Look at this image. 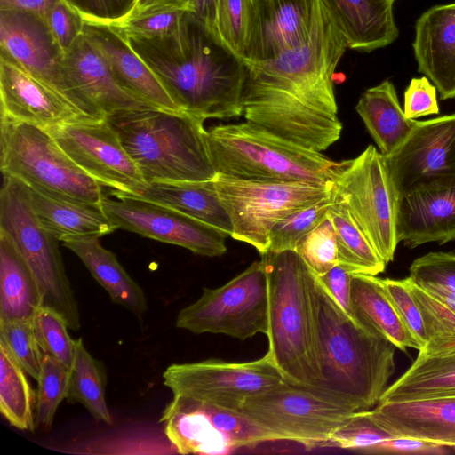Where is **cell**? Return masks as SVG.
<instances>
[{"label": "cell", "mask_w": 455, "mask_h": 455, "mask_svg": "<svg viewBox=\"0 0 455 455\" xmlns=\"http://www.w3.org/2000/svg\"><path fill=\"white\" fill-rule=\"evenodd\" d=\"M347 49L318 0L306 44L275 59L246 64L241 100L246 122L301 147L327 149L342 131L333 76Z\"/></svg>", "instance_id": "1"}, {"label": "cell", "mask_w": 455, "mask_h": 455, "mask_svg": "<svg viewBox=\"0 0 455 455\" xmlns=\"http://www.w3.org/2000/svg\"><path fill=\"white\" fill-rule=\"evenodd\" d=\"M125 40L182 111L204 120L243 115L246 65L192 12L164 36Z\"/></svg>", "instance_id": "2"}, {"label": "cell", "mask_w": 455, "mask_h": 455, "mask_svg": "<svg viewBox=\"0 0 455 455\" xmlns=\"http://www.w3.org/2000/svg\"><path fill=\"white\" fill-rule=\"evenodd\" d=\"M318 391L355 411L374 408L395 373V347L350 317L313 272Z\"/></svg>", "instance_id": "3"}, {"label": "cell", "mask_w": 455, "mask_h": 455, "mask_svg": "<svg viewBox=\"0 0 455 455\" xmlns=\"http://www.w3.org/2000/svg\"><path fill=\"white\" fill-rule=\"evenodd\" d=\"M108 120L148 184L217 177L204 119L185 111L147 108Z\"/></svg>", "instance_id": "4"}, {"label": "cell", "mask_w": 455, "mask_h": 455, "mask_svg": "<svg viewBox=\"0 0 455 455\" xmlns=\"http://www.w3.org/2000/svg\"><path fill=\"white\" fill-rule=\"evenodd\" d=\"M268 284V351L286 381L318 389L310 293L313 271L294 250L261 255Z\"/></svg>", "instance_id": "5"}, {"label": "cell", "mask_w": 455, "mask_h": 455, "mask_svg": "<svg viewBox=\"0 0 455 455\" xmlns=\"http://www.w3.org/2000/svg\"><path fill=\"white\" fill-rule=\"evenodd\" d=\"M208 142L218 174L250 180L332 185L340 162L248 122L210 128Z\"/></svg>", "instance_id": "6"}, {"label": "cell", "mask_w": 455, "mask_h": 455, "mask_svg": "<svg viewBox=\"0 0 455 455\" xmlns=\"http://www.w3.org/2000/svg\"><path fill=\"white\" fill-rule=\"evenodd\" d=\"M0 148L3 175L48 195L100 205L103 186L76 165L45 129L1 116Z\"/></svg>", "instance_id": "7"}, {"label": "cell", "mask_w": 455, "mask_h": 455, "mask_svg": "<svg viewBox=\"0 0 455 455\" xmlns=\"http://www.w3.org/2000/svg\"><path fill=\"white\" fill-rule=\"evenodd\" d=\"M0 230L7 234L31 269L42 294V306L60 314L69 329L81 327L78 303L66 274L59 240L36 218L25 185L3 175Z\"/></svg>", "instance_id": "8"}, {"label": "cell", "mask_w": 455, "mask_h": 455, "mask_svg": "<svg viewBox=\"0 0 455 455\" xmlns=\"http://www.w3.org/2000/svg\"><path fill=\"white\" fill-rule=\"evenodd\" d=\"M335 197L347 209L371 246L387 265L399 243V195L384 156L369 145L354 159L342 161L332 181Z\"/></svg>", "instance_id": "9"}, {"label": "cell", "mask_w": 455, "mask_h": 455, "mask_svg": "<svg viewBox=\"0 0 455 455\" xmlns=\"http://www.w3.org/2000/svg\"><path fill=\"white\" fill-rule=\"evenodd\" d=\"M215 183L233 227L231 237L261 255L269 248L272 228L286 215L333 193L332 185L296 181L250 180L218 174Z\"/></svg>", "instance_id": "10"}, {"label": "cell", "mask_w": 455, "mask_h": 455, "mask_svg": "<svg viewBox=\"0 0 455 455\" xmlns=\"http://www.w3.org/2000/svg\"><path fill=\"white\" fill-rule=\"evenodd\" d=\"M277 441L323 447L356 412L329 395L288 381L249 398L238 410Z\"/></svg>", "instance_id": "11"}, {"label": "cell", "mask_w": 455, "mask_h": 455, "mask_svg": "<svg viewBox=\"0 0 455 455\" xmlns=\"http://www.w3.org/2000/svg\"><path fill=\"white\" fill-rule=\"evenodd\" d=\"M176 327L196 334H224L246 339L268 331V284L264 260L215 289L204 288L200 298L182 308Z\"/></svg>", "instance_id": "12"}, {"label": "cell", "mask_w": 455, "mask_h": 455, "mask_svg": "<svg viewBox=\"0 0 455 455\" xmlns=\"http://www.w3.org/2000/svg\"><path fill=\"white\" fill-rule=\"evenodd\" d=\"M163 379L173 395L235 411L249 398L285 381L267 353L249 362L209 359L173 363L164 371Z\"/></svg>", "instance_id": "13"}, {"label": "cell", "mask_w": 455, "mask_h": 455, "mask_svg": "<svg viewBox=\"0 0 455 455\" xmlns=\"http://www.w3.org/2000/svg\"><path fill=\"white\" fill-rule=\"evenodd\" d=\"M100 208L118 228L184 247L196 254L218 257L227 251L223 231L165 205L113 190Z\"/></svg>", "instance_id": "14"}, {"label": "cell", "mask_w": 455, "mask_h": 455, "mask_svg": "<svg viewBox=\"0 0 455 455\" xmlns=\"http://www.w3.org/2000/svg\"><path fill=\"white\" fill-rule=\"evenodd\" d=\"M46 131L100 185L130 194H139L148 185L108 119L84 116Z\"/></svg>", "instance_id": "15"}, {"label": "cell", "mask_w": 455, "mask_h": 455, "mask_svg": "<svg viewBox=\"0 0 455 455\" xmlns=\"http://www.w3.org/2000/svg\"><path fill=\"white\" fill-rule=\"evenodd\" d=\"M384 157L399 197L421 184L455 181V114L417 121L405 140Z\"/></svg>", "instance_id": "16"}, {"label": "cell", "mask_w": 455, "mask_h": 455, "mask_svg": "<svg viewBox=\"0 0 455 455\" xmlns=\"http://www.w3.org/2000/svg\"><path fill=\"white\" fill-rule=\"evenodd\" d=\"M61 70L71 103L88 116L108 119L150 108L117 84L107 61L84 32L63 53Z\"/></svg>", "instance_id": "17"}, {"label": "cell", "mask_w": 455, "mask_h": 455, "mask_svg": "<svg viewBox=\"0 0 455 455\" xmlns=\"http://www.w3.org/2000/svg\"><path fill=\"white\" fill-rule=\"evenodd\" d=\"M0 53L71 103L61 70L63 52L41 18L28 12L0 9Z\"/></svg>", "instance_id": "18"}, {"label": "cell", "mask_w": 455, "mask_h": 455, "mask_svg": "<svg viewBox=\"0 0 455 455\" xmlns=\"http://www.w3.org/2000/svg\"><path fill=\"white\" fill-rule=\"evenodd\" d=\"M0 98L1 116L45 130L88 116L2 53Z\"/></svg>", "instance_id": "19"}, {"label": "cell", "mask_w": 455, "mask_h": 455, "mask_svg": "<svg viewBox=\"0 0 455 455\" xmlns=\"http://www.w3.org/2000/svg\"><path fill=\"white\" fill-rule=\"evenodd\" d=\"M398 242L409 248L455 240V181L421 184L399 197Z\"/></svg>", "instance_id": "20"}, {"label": "cell", "mask_w": 455, "mask_h": 455, "mask_svg": "<svg viewBox=\"0 0 455 455\" xmlns=\"http://www.w3.org/2000/svg\"><path fill=\"white\" fill-rule=\"evenodd\" d=\"M317 1L254 0V27L244 64L275 59L306 44Z\"/></svg>", "instance_id": "21"}, {"label": "cell", "mask_w": 455, "mask_h": 455, "mask_svg": "<svg viewBox=\"0 0 455 455\" xmlns=\"http://www.w3.org/2000/svg\"><path fill=\"white\" fill-rule=\"evenodd\" d=\"M365 411L393 437L415 438L455 449V395L379 402Z\"/></svg>", "instance_id": "22"}, {"label": "cell", "mask_w": 455, "mask_h": 455, "mask_svg": "<svg viewBox=\"0 0 455 455\" xmlns=\"http://www.w3.org/2000/svg\"><path fill=\"white\" fill-rule=\"evenodd\" d=\"M84 35L105 59L124 91L150 108L182 111L150 68L110 25L84 22Z\"/></svg>", "instance_id": "23"}, {"label": "cell", "mask_w": 455, "mask_h": 455, "mask_svg": "<svg viewBox=\"0 0 455 455\" xmlns=\"http://www.w3.org/2000/svg\"><path fill=\"white\" fill-rule=\"evenodd\" d=\"M418 71L442 100L455 98V3L435 5L417 20L412 43Z\"/></svg>", "instance_id": "24"}, {"label": "cell", "mask_w": 455, "mask_h": 455, "mask_svg": "<svg viewBox=\"0 0 455 455\" xmlns=\"http://www.w3.org/2000/svg\"><path fill=\"white\" fill-rule=\"evenodd\" d=\"M450 395H455V331L430 337L409 369L387 387L379 402Z\"/></svg>", "instance_id": "25"}, {"label": "cell", "mask_w": 455, "mask_h": 455, "mask_svg": "<svg viewBox=\"0 0 455 455\" xmlns=\"http://www.w3.org/2000/svg\"><path fill=\"white\" fill-rule=\"evenodd\" d=\"M346 40L348 49L370 52L394 43L399 30L395 0H320Z\"/></svg>", "instance_id": "26"}, {"label": "cell", "mask_w": 455, "mask_h": 455, "mask_svg": "<svg viewBox=\"0 0 455 455\" xmlns=\"http://www.w3.org/2000/svg\"><path fill=\"white\" fill-rule=\"evenodd\" d=\"M24 185L39 222L59 241L100 238L117 229L100 205L54 196Z\"/></svg>", "instance_id": "27"}, {"label": "cell", "mask_w": 455, "mask_h": 455, "mask_svg": "<svg viewBox=\"0 0 455 455\" xmlns=\"http://www.w3.org/2000/svg\"><path fill=\"white\" fill-rule=\"evenodd\" d=\"M160 422L164 424L168 440L180 454H223L235 450L217 429L201 401L173 395Z\"/></svg>", "instance_id": "28"}, {"label": "cell", "mask_w": 455, "mask_h": 455, "mask_svg": "<svg viewBox=\"0 0 455 455\" xmlns=\"http://www.w3.org/2000/svg\"><path fill=\"white\" fill-rule=\"evenodd\" d=\"M351 306L361 324L376 331L396 348L420 349L387 296L382 279L372 275H351Z\"/></svg>", "instance_id": "29"}, {"label": "cell", "mask_w": 455, "mask_h": 455, "mask_svg": "<svg viewBox=\"0 0 455 455\" xmlns=\"http://www.w3.org/2000/svg\"><path fill=\"white\" fill-rule=\"evenodd\" d=\"M132 195L177 210L228 235L232 234V223L220 200L215 180L148 183L140 193Z\"/></svg>", "instance_id": "30"}, {"label": "cell", "mask_w": 455, "mask_h": 455, "mask_svg": "<svg viewBox=\"0 0 455 455\" xmlns=\"http://www.w3.org/2000/svg\"><path fill=\"white\" fill-rule=\"evenodd\" d=\"M84 263L92 277L108 293L112 302L141 318L148 309L142 288L128 275L116 255L105 249L99 237H81L62 242Z\"/></svg>", "instance_id": "31"}, {"label": "cell", "mask_w": 455, "mask_h": 455, "mask_svg": "<svg viewBox=\"0 0 455 455\" xmlns=\"http://www.w3.org/2000/svg\"><path fill=\"white\" fill-rule=\"evenodd\" d=\"M355 110L384 156L393 153L417 124V120L405 116L389 79L367 89L359 98Z\"/></svg>", "instance_id": "32"}, {"label": "cell", "mask_w": 455, "mask_h": 455, "mask_svg": "<svg viewBox=\"0 0 455 455\" xmlns=\"http://www.w3.org/2000/svg\"><path fill=\"white\" fill-rule=\"evenodd\" d=\"M41 305L31 269L10 236L0 230V320L33 319Z\"/></svg>", "instance_id": "33"}, {"label": "cell", "mask_w": 455, "mask_h": 455, "mask_svg": "<svg viewBox=\"0 0 455 455\" xmlns=\"http://www.w3.org/2000/svg\"><path fill=\"white\" fill-rule=\"evenodd\" d=\"M327 216L334 228L338 262L340 266L352 274L377 275L385 270L387 264L335 195Z\"/></svg>", "instance_id": "34"}, {"label": "cell", "mask_w": 455, "mask_h": 455, "mask_svg": "<svg viewBox=\"0 0 455 455\" xmlns=\"http://www.w3.org/2000/svg\"><path fill=\"white\" fill-rule=\"evenodd\" d=\"M106 384L102 362L92 357L81 338L76 339L67 401L81 403L96 420L112 424L105 396Z\"/></svg>", "instance_id": "35"}, {"label": "cell", "mask_w": 455, "mask_h": 455, "mask_svg": "<svg viewBox=\"0 0 455 455\" xmlns=\"http://www.w3.org/2000/svg\"><path fill=\"white\" fill-rule=\"evenodd\" d=\"M28 375L0 340V412L14 427L33 432L36 394Z\"/></svg>", "instance_id": "36"}, {"label": "cell", "mask_w": 455, "mask_h": 455, "mask_svg": "<svg viewBox=\"0 0 455 455\" xmlns=\"http://www.w3.org/2000/svg\"><path fill=\"white\" fill-rule=\"evenodd\" d=\"M255 20L254 0H218L213 34L245 61Z\"/></svg>", "instance_id": "37"}, {"label": "cell", "mask_w": 455, "mask_h": 455, "mask_svg": "<svg viewBox=\"0 0 455 455\" xmlns=\"http://www.w3.org/2000/svg\"><path fill=\"white\" fill-rule=\"evenodd\" d=\"M409 277L455 312V251H433L416 259Z\"/></svg>", "instance_id": "38"}, {"label": "cell", "mask_w": 455, "mask_h": 455, "mask_svg": "<svg viewBox=\"0 0 455 455\" xmlns=\"http://www.w3.org/2000/svg\"><path fill=\"white\" fill-rule=\"evenodd\" d=\"M70 369L48 355H44L37 379L35 418L36 425L50 429L63 399L67 398Z\"/></svg>", "instance_id": "39"}, {"label": "cell", "mask_w": 455, "mask_h": 455, "mask_svg": "<svg viewBox=\"0 0 455 455\" xmlns=\"http://www.w3.org/2000/svg\"><path fill=\"white\" fill-rule=\"evenodd\" d=\"M333 201L334 192L330 196L297 210L279 220L269 233L268 251L295 250L301 238L326 218Z\"/></svg>", "instance_id": "40"}, {"label": "cell", "mask_w": 455, "mask_h": 455, "mask_svg": "<svg viewBox=\"0 0 455 455\" xmlns=\"http://www.w3.org/2000/svg\"><path fill=\"white\" fill-rule=\"evenodd\" d=\"M33 324L44 355L54 357L70 369L75 340L68 332L69 328L63 316L54 309L41 305L34 315Z\"/></svg>", "instance_id": "41"}, {"label": "cell", "mask_w": 455, "mask_h": 455, "mask_svg": "<svg viewBox=\"0 0 455 455\" xmlns=\"http://www.w3.org/2000/svg\"><path fill=\"white\" fill-rule=\"evenodd\" d=\"M0 340L28 376L37 380L44 355L35 334L33 319L0 320Z\"/></svg>", "instance_id": "42"}, {"label": "cell", "mask_w": 455, "mask_h": 455, "mask_svg": "<svg viewBox=\"0 0 455 455\" xmlns=\"http://www.w3.org/2000/svg\"><path fill=\"white\" fill-rule=\"evenodd\" d=\"M294 251L316 275L338 265L335 231L329 217L302 237Z\"/></svg>", "instance_id": "43"}, {"label": "cell", "mask_w": 455, "mask_h": 455, "mask_svg": "<svg viewBox=\"0 0 455 455\" xmlns=\"http://www.w3.org/2000/svg\"><path fill=\"white\" fill-rule=\"evenodd\" d=\"M393 436L375 424L365 411H356L352 419L331 436L326 447L367 453L374 445Z\"/></svg>", "instance_id": "44"}, {"label": "cell", "mask_w": 455, "mask_h": 455, "mask_svg": "<svg viewBox=\"0 0 455 455\" xmlns=\"http://www.w3.org/2000/svg\"><path fill=\"white\" fill-rule=\"evenodd\" d=\"M185 10H164L142 13L110 25L123 38H155L172 32Z\"/></svg>", "instance_id": "45"}, {"label": "cell", "mask_w": 455, "mask_h": 455, "mask_svg": "<svg viewBox=\"0 0 455 455\" xmlns=\"http://www.w3.org/2000/svg\"><path fill=\"white\" fill-rule=\"evenodd\" d=\"M382 283L403 323L422 348L427 337L420 310L411 290L409 276L401 280L385 278Z\"/></svg>", "instance_id": "46"}, {"label": "cell", "mask_w": 455, "mask_h": 455, "mask_svg": "<svg viewBox=\"0 0 455 455\" xmlns=\"http://www.w3.org/2000/svg\"><path fill=\"white\" fill-rule=\"evenodd\" d=\"M44 22L63 53L84 32V21L64 2L55 4L46 13Z\"/></svg>", "instance_id": "47"}, {"label": "cell", "mask_w": 455, "mask_h": 455, "mask_svg": "<svg viewBox=\"0 0 455 455\" xmlns=\"http://www.w3.org/2000/svg\"><path fill=\"white\" fill-rule=\"evenodd\" d=\"M84 22L112 25L124 20L135 0H65Z\"/></svg>", "instance_id": "48"}, {"label": "cell", "mask_w": 455, "mask_h": 455, "mask_svg": "<svg viewBox=\"0 0 455 455\" xmlns=\"http://www.w3.org/2000/svg\"><path fill=\"white\" fill-rule=\"evenodd\" d=\"M436 88L426 76L415 77L403 93V112L407 118L417 119L439 113Z\"/></svg>", "instance_id": "49"}, {"label": "cell", "mask_w": 455, "mask_h": 455, "mask_svg": "<svg viewBox=\"0 0 455 455\" xmlns=\"http://www.w3.org/2000/svg\"><path fill=\"white\" fill-rule=\"evenodd\" d=\"M450 447L415 438L392 437L371 447L367 453L446 454Z\"/></svg>", "instance_id": "50"}, {"label": "cell", "mask_w": 455, "mask_h": 455, "mask_svg": "<svg viewBox=\"0 0 455 455\" xmlns=\"http://www.w3.org/2000/svg\"><path fill=\"white\" fill-rule=\"evenodd\" d=\"M351 275L352 273L338 264L317 277L344 311L356 320L351 306Z\"/></svg>", "instance_id": "51"}, {"label": "cell", "mask_w": 455, "mask_h": 455, "mask_svg": "<svg viewBox=\"0 0 455 455\" xmlns=\"http://www.w3.org/2000/svg\"><path fill=\"white\" fill-rule=\"evenodd\" d=\"M190 4L191 0H135L132 9L124 19L164 10L178 9L190 12Z\"/></svg>", "instance_id": "52"}, {"label": "cell", "mask_w": 455, "mask_h": 455, "mask_svg": "<svg viewBox=\"0 0 455 455\" xmlns=\"http://www.w3.org/2000/svg\"><path fill=\"white\" fill-rule=\"evenodd\" d=\"M58 2L66 3L65 0H0V9L28 12L44 20L48 11Z\"/></svg>", "instance_id": "53"}, {"label": "cell", "mask_w": 455, "mask_h": 455, "mask_svg": "<svg viewBox=\"0 0 455 455\" xmlns=\"http://www.w3.org/2000/svg\"><path fill=\"white\" fill-rule=\"evenodd\" d=\"M218 0H191L190 12L195 14L212 33Z\"/></svg>", "instance_id": "54"}]
</instances>
